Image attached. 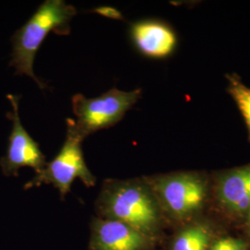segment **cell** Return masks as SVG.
<instances>
[{"label":"cell","mask_w":250,"mask_h":250,"mask_svg":"<svg viewBox=\"0 0 250 250\" xmlns=\"http://www.w3.org/2000/svg\"><path fill=\"white\" fill-rule=\"evenodd\" d=\"M95 209L97 217L127 224L158 242L168 225L145 177L105 180L95 202Z\"/></svg>","instance_id":"1"},{"label":"cell","mask_w":250,"mask_h":250,"mask_svg":"<svg viewBox=\"0 0 250 250\" xmlns=\"http://www.w3.org/2000/svg\"><path fill=\"white\" fill-rule=\"evenodd\" d=\"M158 241L118 221L94 217L88 250H153Z\"/></svg>","instance_id":"8"},{"label":"cell","mask_w":250,"mask_h":250,"mask_svg":"<svg viewBox=\"0 0 250 250\" xmlns=\"http://www.w3.org/2000/svg\"><path fill=\"white\" fill-rule=\"evenodd\" d=\"M8 99L12 106V111L8 112L7 117L12 122V128L6 155L0 159L2 172L8 177H17L19 170L29 167L38 173L46 164L45 155L21 122L19 115L20 97L9 94Z\"/></svg>","instance_id":"6"},{"label":"cell","mask_w":250,"mask_h":250,"mask_svg":"<svg viewBox=\"0 0 250 250\" xmlns=\"http://www.w3.org/2000/svg\"><path fill=\"white\" fill-rule=\"evenodd\" d=\"M95 12H98L99 14L106 16L107 18L115 19V20H122L123 15L121 14L120 11H118L117 9L113 8H109V7H104V8H99L96 9Z\"/></svg>","instance_id":"13"},{"label":"cell","mask_w":250,"mask_h":250,"mask_svg":"<svg viewBox=\"0 0 250 250\" xmlns=\"http://www.w3.org/2000/svg\"><path fill=\"white\" fill-rule=\"evenodd\" d=\"M130 37L140 53L151 59H165L174 52L177 36L174 30L160 20H142L130 27Z\"/></svg>","instance_id":"9"},{"label":"cell","mask_w":250,"mask_h":250,"mask_svg":"<svg viewBox=\"0 0 250 250\" xmlns=\"http://www.w3.org/2000/svg\"><path fill=\"white\" fill-rule=\"evenodd\" d=\"M83 140L73 130L70 120H67V135L61 150L53 160L46 162L45 168L24 185L29 190L42 185H52L60 192L64 199L71 192L75 179H80L86 188H93L97 184V178L90 171L83 157L82 142Z\"/></svg>","instance_id":"5"},{"label":"cell","mask_w":250,"mask_h":250,"mask_svg":"<svg viewBox=\"0 0 250 250\" xmlns=\"http://www.w3.org/2000/svg\"><path fill=\"white\" fill-rule=\"evenodd\" d=\"M168 224L184 225L199 214L209 197V182L197 171H177L145 176Z\"/></svg>","instance_id":"3"},{"label":"cell","mask_w":250,"mask_h":250,"mask_svg":"<svg viewBox=\"0 0 250 250\" xmlns=\"http://www.w3.org/2000/svg\"><path fill=\"white\" fill-rule=\"evenodd\" d=\"M213 232L204 223L190 222L181 226L168 242V250H209Z\"/></svg>","instance_id":"10"},{"label":"cell","mask_w":250,"mask_h":250,"mask_svg":"<svg viewBox=\"0 0 250 250\" xmlns=\"http://www.w3.org/2000/svg\"><path fill=\"white\" fill-rule=\"evenodd\" d=\"M209 250H250V246L242 238L228 235L214 239Z\"/></svg>","instance_id":"12"},{"label":"cell","mask_w":250,"mask_h":250,"mask_svg":"<svg viewBox=\"0 0 250 250\" xmlns=\"http://www.w3.org/2000/svg\"><path fill=\"white\" fill-rule=\"evenodd\" d=\"M226 78L228 82V93L234 100L245 120L250 141V88L243 83L240 77L235 73L228 74Z\"/></svg>","instance_id":"11"},{"label":"cell","mask_w":250,"mask_h":250,"mask_svg":"<svg viewBox=\"0 0 250 250\" xmlns=\"http://www.w3.org/2000/svg\"><path fill=\"white\" fill-rule=\"evenodd\" d=\"M246 226H247V230H248V232L250 234V212L249 216H248V218H247V220H246Z\"/></svg>","instance_id":"14"},{"label":"cell","mask_w":250,"mask_h":250,"mask_svg":"<svg viewBox=\"0 0 250 250\" xmlns=\"http://www.w3.org/2000/svg\"><path fill=\"white\" fill-rule=\"evenodd\" d=\"M76 14V9L63 0L43 2L26 23L11 37L12 52L9 66L15 69V73L29 76L44 89L45 83L34 72L36 52L50 32L62 36L69 35L71 21Z\"/></svg>","instance_id":"2"},{"label":"cell","mask_w":250,"mask_h":250,"mask_svg":"<svg viewBox=\"0 0 250 250\" xmlns=\"http://www.w3.org/2000/svg\"><path fill=\"white\" fill-rule=\"evenodd\" d=\"M141 96V89L125 92L115 87L94 99L76 94L72 97V106L77 119L69 120L75 133L84 140L90 134L117 125Z\"/></svg>","instance_id":"4"},{"label":"cell","mask_w":250,"mask_h":250,"mask_svg":"<svg viewBox=\"0 0 250 250\" xmlns=\"http://www.w3.org/2000/svg\"><path fill=\"white\" fill-rule=\"evenodd\" d=\"M213 191L225 214L246 222L250 212V164L216 174Z\"/></svg>","instance_id":"7"}]
</instances>
